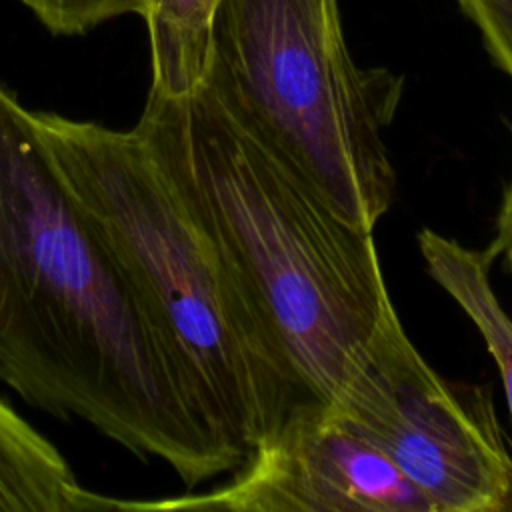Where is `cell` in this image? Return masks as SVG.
Returning <instances> with one entry per match:
<instances>
[{"label": "cell", "instance_id": "obj_7", "mask_svg": "<svg viewBox=\"0 0 512 512\" xmlns=\"http://www.w3.org/2000/svg\"><path fill=\"white\" fill-rule=\"evenodd\" d=\"M122 510L86 490L60 450L0 398V512Z\"/></svg>", "mask_w": 512, "mask_h": 512}, {"label": "cell", "instance_id": "obj_6", "mask_svg": "<svg viewBox=\"0 0 512 512\" xmlns=\"http://www.w3.org/2000/svg\"><path fill=\"white\" fill-rule=\"evenodd\" d=\"M234 478L206 494L130 502L142 510L434 512L414 484L324 402H296Z\"/></svg>", "mask_w": 512, "mask_h": 512}, {"label": "cell", "instance_id": "obj_11", "mask_svg": "<svg viewBox=\"0 0 512 512\" xmlns=\"http://www.w3.org/2000/svg\"><path fill=\"white\" fill-rule=\"evenodd\" d=\"M494 64L512 78V0H456Z\"/></svg>", "mask_w": 512, "mask_h": 512}, {"label": "cell", "instance_id": "obj_4", "mask_svg": "<svg viewBox=\"0 0 512 512\" xmlns=\"http://www.w3.org/2000/svg\"><path fill=\"white\" fill-rule=\"evenodd\" d=\"M202 86L340 218L374 232L394 200L384 130L404 78L354 62L338 0H216Z\"/></svg>", "mask_w": 512, "mask_h": 512}, {"label": "cell", "instance_id": "obj_9", "mask_svg": "<svg viewBox=\"0 0 512 512\" xmlns=\"http://www.w3.org/2000/svg\"><path fill=\"white\" fill-rule=\"evenodd\" d=\"M216 0H144L150 34L152 86L164 96L194 92L206 74Z\"/></svg>", "mask_w": 512, "mask_h": 512}, {"label": "cell", "instance_id": "obj_12", "mask_svg": "<svg viewBox=\"0 0 512 512\" xmlns=\"http://www.w3.org/2000/svg\"><path fill=\"white\" fill-rule=\"evenodd\" d=\"M490 250L496 258H502L504 266L512 272V174L504 186L502 202L496 214V236Z\"/></svg>", "mask_w": 512, "mask_h": 512}, {"label": "cell", "instance_id": "obj_3", "mask_svg": "<svg viewBox=\"0 0 512 512\" xmlns=\"http://www.w3.org/2000/svg\"><path fill=\"white\" fill-rule=\"evenodd\" d=\"M68 188L218 438L242 460L308 398L230 264L130 130L34 112Z\"/></svg>", "mask_w": 512, "mask_h": 512}, {"label": "cell", "instance_id": "obj_2", "mask_svg": "<svg viewBox=\"0 0 512 512\" xmlns=\"http://www.w3.org/2000/svg\"><path fill=\"white\" fill-rule=\"evenodd\" d=\"M240 278L304 394L326 402L392 302L374 232L340 218L202 84L132 126Z\"/></svg>", "mask_w": 512, "mask_h": 512}, {"label": "cell", "instance_id": "obj_5", "mask_svg": "<svg viewBox=\"0 0 512 512\" xmlns=\"http://www.w3.org/2000/svg\"><path fill=\"white\" fill-rule=\"evenodd\" d=\"M324 404L380 450L434 512H512V454L492 390L440 376L408 338L392 302Z\"/></svg>", "mask_w": 512, "mask_h": 512}, {"label": "cell", "instance_id": "obj_8", "mask_svg": "<svg viewBox=\"0 0 512 512\" xmlns=\"http://www.w3.org/2000/svg\"><path fill=\"white\" fill-rule=\"evenodd\" d=\"M418 248L430 278L478 328L498 366L512 422V318L498 302L490 284L494 252L490 248H468L432 228L418 232Z\"/></svg>", "mask_w": 512, "mask_h": 512}, {"label": "cell", "instance_id": "obj_10", "mask_svg": "<svg viewBox=\"0 0 512 512\" xmlns=\"http://www.w3.org/2000/svg\"><path fill=\"white\" fill-rule=\"evenodd\" d=\"M58 36L86 34L122 14H142L144 0H20Z\"/></svg>", "mask_w": 512, "mask_h": 512}, {"label": "cell", "instance_id": "obj_1", "mask_svg": "<svg viewBox=\"0 0 512 512\" xmlns=\"http://www.w3.org/2000/svg\"><path fill=\"white\" fill-rule=\"evenodd\" d=\"M0 380L194 488L234 472L176 360L68 188L34 112L0 84Z\"/></svg>", "mask_w": 512, "mask_h": 512}]
</instances>
